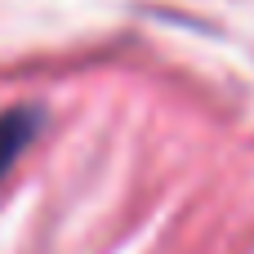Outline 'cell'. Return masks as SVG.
<instances>
[{"label": "cell", "instance_id": "cell-1", "mask_svg": "<svg viewBox=\"0 0 254 254\" xmlns=\"http://www.w3.org/2000/svg\"><path fill=\"white\" fill-rule=\"evenodd\" d=\"M40 121H45L40 107H9V112H0V179L27 152V143L40 134Z\"/></svg>", "mask_w": 254, "mask_h": 254}]
</instances>
